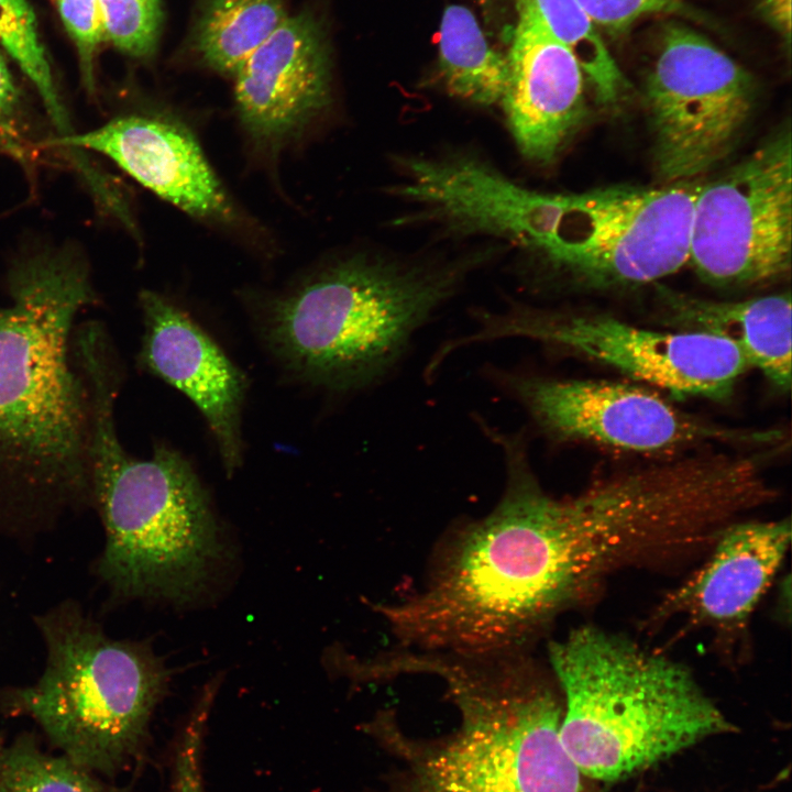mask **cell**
Here are the masks:
<instances>
[{"label":"cell","mask_w":792,"mask_h":792,"mask_svg":"<svg viewBox=\"0 0 792 792\" xmlns=\"http://www.w3.org/2000/svg\"><path fill=\"white\" fill-rule=\"evenodd\" d=\"M476 422L502 451L505 486L492 510L441 541L420 590L378 604L403 649L527 651L558 614L636 552L634 521L617 494L594 484L573 496L550 495L531 469L524 432Z\"/></svg>","instance_id":"obj_1"},{"label":"cell","mask_w":792,"mask_h":792,"mask_svg":"<svg viewBox=\"0 0 792 792\" xmlns=\"http://www.w3.org/2000/svg\"><path fill=\"white\" fill-rule=\"evenodd\" d=\"M0 306V529L44 524L91 502L90 399L70 360L74 320L96 301L70 252L20 258Z\"/></svg>","instance_id":"obj_2"},{"label":"cell","mask_w":792,"mask_h":792,"mask_svg":"<svg viewBox=\"0 0 792 792\" xmlns=\"http://www.w3.org/2000/svg\"><path fill=\"white\" fill-rule=\"evenodd\" d=\"M75 358L90 399V496L105 529L99 575L123 598L186 602L221 549L207 494L177 451L157 447L139 460L122 447L114 424L122 371L113 346L86 339Z\"/></svg>","instance_id":"obj_3"},{"label":"cell","mask_w":792,"mask_h":792,"mask_svg":"<svg viewBox=\"0 0 792 792\" xmlns=\"http://www.w3.org/2000/svg\"><path fill=\"white\" fill-rule=\"evenodd\" d=\"M383 678H439L460 714L448 739L418 746L396 737L408 792H582L581 771L560 736L562 708L527 651L461 656L402 649L378 659Z\"/></svg>","instance_id":"obj_4"},{"label":"cell","mask_w":792,"mask_h":792,"mask_svg":"<svg viewBox=\"0 0 792 792\" xmlns=\"http://www.w3.org/2000/svg\"><path fill=\"white\" fill-rule=\"evenodd\" d=\"M564 697L560 736L582 774L625 779L734 730L682 663L594 625L548 646Z\"/></svg>","instance_id":"obj_5"},{"label":"cell","mask_w":792,"mask_h":792,"mask_svg":"<svg viewBox=\"0 0 792 792\" xmlns=\"http://www.w3.org/2000/svg\"><path fill=\"white\" fill-rule=\"evenodd\" d=\"M465 270L358 255L270 305L262 326L294 373L336 391L385 378L414 336L451 298Z\"/></svg>","instance_id":"obj_6"},{"label":"cell","mask_w":792,"mask_h":792,"mask_svg":"<svg viewBox=\"0 0 792 792\" xmlns=\"http://www.w3.org/2000/svg\"><path fill=\"white\" fill-rule=\"evenodd\" d=\"M36 624L46 646L44 671L10 693V707L34 719L73 763L114 774L143 747L168 669L147 642L112 639L72 604Z\"/></svg>","instance_id":"obj_7"},{"label":"cell","mask_w":792,"mask_h":792,"mask_svg":"<svg viewBox=\"0 0 792 792\" xmlns=\"http://www.w3.org/2000/svg\"><path fill=\"white\" fill-rule=\"evenodd\" d=\"M700 187L690 180L576 194L528 190L515 223V244L587 286L651 283L689 263Z\"/></svg>","instance_id":"obj_8"},{"label":"cell","mask_w":792,"mask_h":792,"mask_svg":"<svg viewBox=\"0 0 792 792\" xmlns=\"http://www.w3.org/2000/svg\"><path fill=\"white\" fill-rule=\"evenodd\" d=\"M475 329L452 339L451 350L525 338L605 363L678 398L723 400L749 367L729 340L697 331H660L608 316L578 315L510 305L474 314Z\"/></svg>","instance_id":"obj_9"},{"label":"cell","mask_w":792,"mask_h":792,"mask_svg":"<svg viewBox=\"0 0 792 792\" xmlns=\"http://www.w3.org/2000/svg\"><path fill=\"white\" fill-rule=\"evenodd\" d=\"M653 161L666 184L694 180L733 150L751 114L749 74L710 40L669 24L646 81Z\"/></svg>","instance_id":"obj_10"},{"label":"cell","mask_w":792,"mask_h":792,"mask_svg":"<svg viewBox=\"0 0 792 792\" xmlns=\"http://www.w3.org/2000/svg\"><path fill=\"white\" fill-rule=\"evenodd\" d=\"M792 257V141L782 129L701 185L689 263L707 284L738 287L788 274Z\"/></svg>","instance_id":"obj_11"},{"label":"cell","mask_w":792,"mask_h":792,"mask_svg":"<svg viewBox=\"0 0 792 792\" xmlns=\"http://www.w3.org/2000/svg\"><path fill=\"white\" fill-rule=\"evenodd\" d=\"M492 376L553 440L587 441L634 452H658L706 441L769 444L777 432L724 428L680 411L634 385L557 380L492 370Z\"/></svg>","instance_id":"obj_12"},{"label":"cell","mask_w":792,"mask_h":792,"mask_svg":"<svg viewBox=\"0 0 792 792\" xmlns=\"http://www.w3.org/2000/svg\"><path fill=\"white\" fill-rule=\"evenodd\" d=\"M239 120L258 145L275 150L296 136L331 99V63L316 20L290 16L233 75Z\"/></svg>","instance_id":"obj_13"},{"label":"cell","mask_w":792,"mask_h":792,"mask_svg":"<svg viewBox=\"0 0 792 792\" xmlns=\"http://www.w3.org/2000/svg\"><path fill=\"white\" fill-rule=\"evenodd\" d=\"M68 150H91L164 200L201 220L231 223L232 200L198 140L183 123L157 114L118 117L92 131L46 141Z\"/></svg>","instance_id":"obj_14"},{"label":"cell","mask_w":792,"mask_h":792,"mask_svg":"<svg viewBox=\"0 0 792 792\" xmlns=\"http://www.w3.org/2000/svg\"><path fill=\"white\" fill-rule=\"evenodd\" d=\"M506 55L499 103L510 133L526 160L548 165L586 118L590 82L572 50L535 16H517Z\"/></svg>","instance_id":"obj_15"},{"label":"cell","mask_w":792,"mask_h":792,"mask_svg":"<svg viewBox=\"0 0 792 792\" xmlns=\"http://www.w3.org/2000/svg\"><path fill=\"white\" fill-rule=\"evenodd\" d=\"M140 305L144 333L139 363L197 406L231 475L242 459L245 376L208 333L167 298L143 290Z\"/></svg>","instance_id":"obj_16"},{"label":"cell","mask_w":792,"mask_h":792,"mask_svg":"<svg viewBox=\"0 0 792 792\" xmlns=\"http://www.w3.org/2000/svg\"><path fill=\"white\" fill-rule=\"evenodd\" d=\"M791 542L789 519L727 525L711 556L662 600L657 619L684 616L721 634H738L766 594Z\"/></svg>","instance_id":"obj_17"},{"label":"cell","mask_w":792,"mask_h":792,"mask_svg":"<svg viewBox=\"0 0 792 792\" xmlns=\"http://www.w3.org/2000/svg\"><path fill=\"white\" fill-rule=\"evenodd\" d=\"M661 319L679 331L725 338L750 366L782 392L791 387L792 307L790 293L719 301L659 288Z\"/></svg>","instance_id":"obj_18"},{"label":"cell","mask_w":792,"mask_h":792,"mask_svg":"<svg viewBox=\"0 0 792 792\" xmlns=\"http://www.w3.org/2000/svg\"><path fill=\"white\" fill-rule=\"evenodd\" d=\"M438 66L449 92L480 106L499 103L508 80L507 55L488 41L465 6H448L438 35Z\"/></svg>","instance_id":"obj_19"},{"label":"cell","mask_w":792,"mask_h":792,"mask_svg":"<svg viewBox=\"0 0 792 792\" xmlns=\"http://www.w3.org/2000/svg\"><path fill=\"white\" fill-rule=\"evenodd\" d=\"M286 19L282 0H207L196 47L208 66L233 76Z\"/></svg>","instance_id":"obj_20"},{"label":"cell","mask_w":792,"mask_h":792,"mask_svg":"<svg viewBox=\"0 0 792 792\" xmlns=\"http://www.w3.org/2000/svg\"><path fill=\"white\" fill-rule=\"evenodd\" d=\"M0 792H116L66 757L43 752L22 737L0 745Z\"/></svg>","instance_id":"obj_21"},{"label":"cell","mask_w":792,"mask_h":792,"mask_svg":"<svg viewBox=\"0 0 792 792\" xmlns=\"http://www.w3.org/2000/svg\"><path fill=\"white\" fill-rule=\"evenodd\" d=\"M0 45L37 90L58 136L69 134L68 117L26 0H0Z\"/></svg>","instance_id":"obj_22"},{"label":"cell","mask_w":792,"mask_h":792,"mask_svg":"<svg viewBox=\"0 0 792 792\" xmlns=\"http://www.w3.org/2000/svg\"><path fill=\"white\" fill-rule=\"evenodd\" d=\"M106 41L135 57L152 54L162 22L160 0H99Z\"/></svg>","instance_id":"obj_23"},{"label":"cell","mask_w":792,"mask_h":792,"mask_svg":"<svg viewBox=\"0 0 792 792\" xmlns=\"http://www.w3.org/2000/svg\"><path fill=\"white\" fill-rule=\"evenodd\" d=\"M218 684L211 682L198 700L182 729L173 756L170 792H206L202 750L209 712Z\"/></svg>","instance_id":"obj_24"},{"label":"cell","mask_w":792,"mask_h":792,"mask_svg":"<svg viewBox=\"0 0 792 792\" xmlns=\"http://www.w3.org/2000/svg\"><path fill=\"white\" fill-rule=\"evenodd\" d=\"M35 146L25 98L0 54V153L28 160Z\"/></svg>","instance_id":"obj_25"},{"label":"cell","mask_w":792,"mask_h":792,"mask_svg":"<svg viewBox=\"0 0 792 792\" xmlns=\"http://www.w3.org/2000/svg\"><path fill=\"white\" fill-rule=\"evenodd\" d=\"M61 19L79 55L84 82L94 90L95 55L106 42L99 0H56Z\"/></svg>","instance_id":"obj_26"},{"label":"cell","mask_w":792,"mask_h":792,"mask_svg":"<svg viewBox=\"0 0 792 792\" xmlns=\"http://www.w3.org/2000/svg\"><path fill=\"white\" fill-rule=\"evenodd\" d=\"M596 28L622 33L642 18L656 14L692 15L683 0H576Z\"/></svg>","instance_id":"obj_27"},{"label":"cell","mask_w":792,"mask_h":792,"mask_svg":"<svg viewBox=\"0 0 792 792\" xmlns=\"http://www.w3.org/2000/svg\"><path fill=\"white\" fill-rule=\"evenodd\" d=\"M517 16H535L561 41L573 43L590 29V20L576 0H515Z\"/></svg>","instance_id":"obj_28"},{"label":"cell","mask_w":792,"mask_h":792,"mask_svg":"<svg viewBox=\"0 0 792 792\" xmlns=\"http://www.w3.org/2000/svg\"><path fill=\"white\" fill-rule=\"evenodd\" d=\"M760 10L789 43L791 34V0H760Z\"/></svg>","instance_id":"obj_29"},{"label":"cell","mask_w":792,"mask_h":792,"mask_svg":"<svg viewBox=\"0 0 792 792\" xmlns=\"http://www.w3.org/2000/svg\"><path fill=\"white\" fill-rule=\"evenodd\" d=\"M495 0H477L479 4L485 9L491 10Z\"/></svg>","instance_id":"obj_30"}]
</instances>
